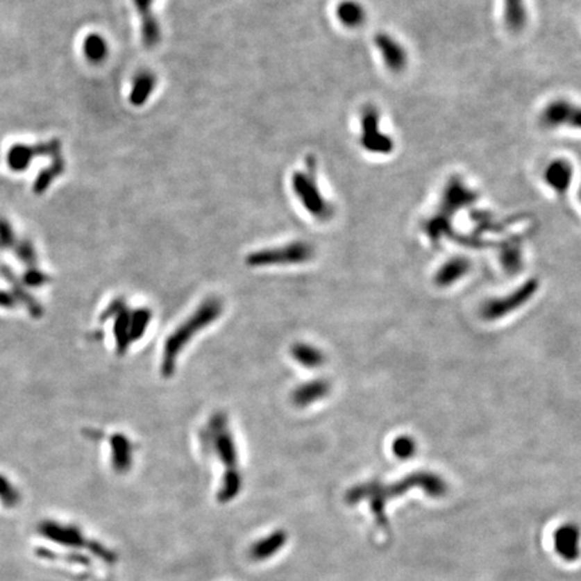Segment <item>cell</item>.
Instances as JSON below:
<instances>
[{
    "label": "cell",
    "instance_id": "cell-1",
    "mask_svg": "<svg viewBox=\"0 0 581 581\" xmlns=\"http://www.w3.org/2000/svg\"><path fill=\"white\" fill-rule=\"evenodd\" d=\"M222 304L217 299H209L205 301L193 315L185 321L182 326H179L171 337L167 339L165 350H163V361H162V371L165 376H170L174 371L176 358L182 348L193 338L194 335L201 331L202 328L208 327L212 322L221 315Z\"/></svg>",
    "mask_w": 581,
    "mask_h": 581
},
{
    "label": "cell",
    "instance_id": "cell-2",
    "mask_svg": "<svg viewBox=\"0 0 581 581\" xmlns=\"http://www.w3.org/2000/svg\"><path fill=\"white\" fill-rule=\"evenodd\" d=\"M292 189L303 208L317 219L327 221L332 217V205L323 196L318 183V165L314 155L305 159V169L292 175Z\"/></svg>",
    "mask_w": 581,
    "mask_h": 581
},
{
    "label": "cell",
    "instance_id": "cell-3",
    "mask_svg": "<svg viewBox=\"0 0 581 581\" xmlns=\"http://www.w3.org/2000/svg\"><path fill=\"white\" fill-rule=\"evenodd\" d=\"M360 143L364 150L374 155H389L394 150L391 136L381 130V115L373 104H367L362 109Z\"/></svg>",
    "mask_w": 581,
    "mask_h": 581
},
{
    "label": "cell",
    "instance_id": "cell-4",
    "mask_svg": "<svg viewBox=\"0 0 581 581\" xmlns=\"http://www.w3.org/2000/svg\"><path fill=\"white\" fill-rule=\"evenodd\" d=\"M62 156V143L58 139H51L44 143L15 144L7 152V165L12 171H24L37 158H51V160Z\"/></svg>",
    "mask_w": 581,
    "mask_h": 581
},
{
    "label": "cell",
    "instance_id": "cell-5",
    "mask_svg": "<svg viewBox=\"0 0 581 581\" xmlns=\"http://www.w3.org/2000/svg\"><path fill=\"white\" fill-rule=\"evenodd\" d=\"M539 124L548 129L581 130V106L566 99L552 100L541 110Z\"/></svg>",
    "mask_w": 581,
    "mask_h": 581
},
{
    "label": "cell",
    "instance_id": "cell-6",
    "mask_svg": "<svg viewBox=\"0 0 581 581\" xmlns=\"http://www.w3.org/2000/svg\"><path fill=\"white\" fill-rule=\"evenodd\" d=\"M312 256V248L305 242H292L276 249H267L252 253L248 262L249 265H278V264H296L310 260Z\"/></svg>",
    "mask_w": 581,
    "mask_h": 581
},
{
    "label": "cell",
    "instance_id": "cell-7",
    "mask_svg": "<svg viewBox=\"0 0 581 581\" xmlns=\"http://www.w3.org/2000/svg\"><path fill=\"white\" fill-rule=\"evenodd\" d=\"M208 430L210 433L209 440H212L218 457L222 460V464L228 467V476L238 475V473L235 471L238 464L236 444L225 419L215 416L214 419H212V424Z\"/></svg>",
    "mask_w": 581,
    "mask_h": 581
},
{
    "label": "cell",
    "instance_id": "cell-8",
    "mask_svg": "<svg viewBox=\"0 0 581 581\" xmlns=\"http://www.w3.org/2000/svg\"><path fill=\"white\" fill-rule=\"evenodd\" d=\"M374 46L381 54V58L391 73H401L408 66V53L403 43L385 31H380L374 37Z\"/></svg>",
    "mask_w": 581,
    "mask_h": 581
},
{
    "label": "cell",
    "instance_id": "cell-9",
    "mask_svg": "<svg viewBox=\"0 0 581 581\" xmlns=\"http://www.w3.org/2000/svg\"><path fill=\"white\" fill-rule=\"evenodd\" d=\"M575 175L573 165L566 158L552 159L544 170V182L553 192L564 195L572 185Z\"/></svg>",
    "mask_w": 581,
    "mask_h": 581
},
{
    "label": "cell",
    "instance_id": "cell-10",
    "mask_svg": "<svg viewBox=\"0 0 581 581\" xmlns=\"http://www.w3.org/2000/svg\"><path fill=\"white\" fill-rule=\"evenodd\" d=\"M153 1L155 0H133L135 8L140 18V30H142V41L146 47L152 49L160 42L162 31L159 22L153 14Z\"/></svg>",
    "mask_w": 581,
    "mask_h": 581
},
{
    "label": "cell",
    "instance_id": "cell-11",
    "mask_svg": "<svg viewBox=\"0 0 581 581\" xmlns=\"http://www.w3.org/2000/svg\"><path fill=\"white\" fill-rule=\"evenodd\" d=\"M503 3V23L506 28L518 34L523 31L528 24V7L525 0H502Z\"/></svg>",
    "mask_w": 581,
    "mask_h": 581
},
{
    "label": "cell",
    "instance_id": "cell-12",
    "mask_svg": "<svg viewBox=\"0 0 581 581\" xmlns=\"http://www.w3.org/2000/svg\"><path fill=\"white\" fill-rule=\"evenodd\" d=\"M155 86H156L155 74L149 70L140 71L133 80L132 89L129 93V103L133 107L144 106L150 100V96L153 93Z\"/></svg>",
    "mask_w": 581,
    "mask_h": 581
},
{
    "label": "cell",
    "instance_id": "cell-13",
    "mask_svg": "<svg viewBox=\"0 0 581 581\" xmlns=\"http://www.w3.org/2000/svg\"><path fill=\"white\" fill-rule=\"evenodd\" d=\"M337 17L344 27L358 28L365 23L366 11L357 0H344L337 7Z\"/></svg>",
    "mask_w": 581,
    "mask_h": 581
},
{
    "label": "cell",
    "instance_id": "cell-14",
    "mask_svg": "<svg viewBox=\"0 0 581 581\" xmlns=\"http://www.w3.org/2000/svg\"><path fill=\"white\" fill-rule=\"evenodd\" d=\"M287 541V536L284 532H275L273 534L258 541L251 549V557L258 561L268 559L279 552L283 545Z\"/></svg>",
    "mask_w": 581,
    "mask_h": 581
},
{
    "label": "cell",
    "instance_id": "cell-15",
    "mask_svg": "<svg viewBox=\"0 0 581 581\" xmlns=\"http://www.w3.org/2000/svg\"><path fill=\"white\" fill-rule=\"evenodd\" d=\"M65 170H66V160L64 156L51 160V163L46 169H43L35 178L34 187H33L34 193H44L51 186V183L64 174Z\"/></svg>",
    "mask_w": 581,
    "mask_h": 581
},
{
    "label": "cell",
    "instance_id": "cell-16",
    "mask_svg": "<svg viewBox=\"0 0 581 581\" xmlns=\"http://www.w3.org/2000/svg\"><path fill=\"white\" fill-rule=\"evenodd\" d=\"M83 50H84L86 58L90 62L99 64L107 58V41L99 34H89L84 40Z\"/></svg>",
    "mask_w": 581,
    "mask_h": 581
},
{
    "label": "cell",
    "instance_id": "cell-17",
    "mask_svg": "<svg viewBox=\"0 0 581 581\" xmlns=\"http://www.w3.org/2000/svg\"><path fill=\"white\" fill-rule=\"evenodd\" d=\"M294 357L305 367H315L322 364L323 361L322 354L315 347H311L307 344L296 346L294 348Z\"/></svg>",
    "mask_w": 581,
    "mask_h": 581
},
{
    "label": "cell",
    "instance_id": "cell-18",
    "mask_svg": "<svg viewBox=\"0 0 581 581\" xmlns=\"http://www.w3.org/2000/svg\"><path fill=\"white\" fill-rule=\"evenodd\" d=\"M326 390H327V387L324 384H321V382L308 384V385L301 387L295 393V400L298 401V404L305 405V404L312 403L317 397H321L322 394L326 393Z\"/></svg>",
    "mask_w": 581,
    "mask_h": 581
},
{
    "label": "cell",
    "instance_id": "cell-19",
    "mask_svg": "<svg viewBox=\"0 0 581 581\" xmlns=\"http://www.w3.org/2000/svg\"><path fill=\"white\" fill-rule=\"evenodd\" d=\"M579 198H580V201H581V187H580V190H579Z\"/></svg>",
    "mask_w": 581,
    "mask_h": 581
}]
</instances>
